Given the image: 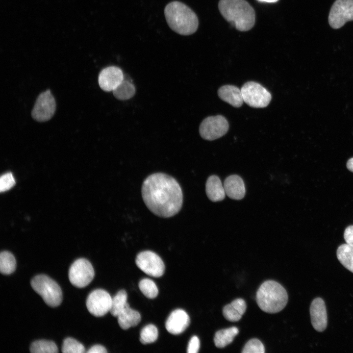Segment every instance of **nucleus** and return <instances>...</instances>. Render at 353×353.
<instances>
[{
  "mask_svg": "<svg viewBox=\"0 0 353 353\" xmlns=\"http://www.w3.org/2000/svg\"><path fill=\"white\" fill-rule=\"evenodd\" d=\"M141 192L147 207L159 217L174 216L182 207L181 188L174 177L167 174L157 173L148 176L142 184Z\"/></svg>",
  "mask_w": 353,
  "mask_h": 353,
  "instance_id": "obj_1",
  "label": "nucleus"
},
{
  "mask_svg": "<svg viewBox=\"0 0 353 353\" xmlns=\"http://www.w3.org/2000/svg\"><path fill=\"white\" fill-rule=\"evenodd\" d=\"M218 8L223 17L239 31H248L254 25L255 11L246 0H220Z\"/></svg>",
  "mask_w": 353,
  "mask_h": 353,
  "instance_id": "obj_2",
  "label": "nucleus"
},
{
  "mask_svg": "<svg viewBox=\"0 0 353 353\" xmlns=\"http://www.w3.org/2000/svg\"><path fill=\"white\" fill-rule=\"evenodd\" d=\"M164 14L168 25L178 34L189 35L198 29L199 20L197 15L182 2H170L165 8Z\"/></svg>",
  "mask_w": 353,
  "mask_h": 353,
  "instance_id": "obj_3",
  "label": "nucleus"
},
{
  "mask_svg": "<svg viewBox=\"0 0 353 353\" xmlns=\"http://www.w3.org/2000/svg\"><path fill=\"white\" fill-rule=\"evenodd\" d=\"M259 308L264 312L275 313L279 312L286 306L288 295L285 288L279 283L269 280L259 287L256 295Z\"/></svg>",
  "mask_w": 353,
  "mask_h": 353,
  "instance_id": "obj_4",
  "label": "nucleus"
},
{
  "mask_svg": "<svg viewBox=\"0 0 353 353\" xmlns=\"http://www.w3.org/2000/svg\"><path fill=\"white\" fill-rule=\"evenodd\" d=\"M33 289L45 303L52 307L59 306L62 301V292L59 285L45 275H38L31 280Z\"/></svg>",
  "mask_w": 353,
  "mask_h": 353,
  "instance_id": "obj_5",
  "label": "nucleus"
},
{
  "mask_svg": "<svg viewBox=\"0 0 353 353\" xmlns=\"http://www.w3.org/2000/svg\"><path fill=\"white\" fill-rule=\"evenodd\" d=\"M241 90L244 102L252 107H265L272 99L271 93L263 86L254 81L246 82Z\"/></svg>",
  "mask_w": 353,
  "mask_h": 353,
  "instance_id": "obj_6",
  "label": "nucleus"
},
{
  "mask_svg": "<svg viewBox=\"0 0 353 353\" xmlns=\"http://www.w3.org/2000/svg\"><path fill=\"white\" fill-rule=\"evenodd\" d=\"M95 272L91 263L85 258L76 259L70 266L68 276L72 285L78 288L87 286L93 280Z\"/></svg>",
  "mask_w": 353,
  "mask_h": 353,
  "instance_id": "obj_7",
  "label": "nucleus"
},
{
  "mask_svg": "<svg viewBox=\"0 0 353 353\" xmlns=\"http://www.w3.org/2000/svg\"><path fill=\"white\" fill-rule=\"evenodd\" d=\"M228 128L227 120L223 116L218 115L205 118L200 124L199 132L203 139L212 141L225 135Z\"/></svg>",
  "mask_w": 353,
  "mask_h": 353,
  "instance_id": "obj_8",
  "label": "nucleus"
},
{
  "mask_svg": "<svg viewBox=\"0 0 353 353\" xmlns=\"http://www.w3.org/2000/svg\"><path fill=\"white\" fill-rule=\"evenodd\" d=\"M328 21L333 29H339L347 22L353 21V0H336L330 8Z\"/></svg>",
  "mask_w": 353,
  "mask_h": 353,
  "instance_id": "obj_9",
  "label": "nucleus"
},
{
  "mask_svg": "<svg viewBox=\"0 0 353 353\" xmlns=\"http://www.w3.org/2000/svg\"><path fill=\"white\" fill-rule=\"evenodd\" d=\"M135 263L141 270L149 276L158 277L164 273L163 261L156 253L151 251L139 253L136 257Z\"/></svg>",
  "mask_w": 353,
  "mask_h": 353,
  "instance_id": "obj_10",
  "label": "nucleus"
},
{
  "mask_svg": "<svg viewBox=\"0 0 353 353\" xmlns=\"http://www.w3.org/2000/svg\"><path fill=\"white\" fill-rule=\"evenodd\" d=\"M56 109V102L50 90H47L37 97L31 112L33 119L39 122L50 120Z\"/></svg>",
  "mask_w": 353,
  "mask_h": 353,
  "instance_id": "obj_11",
  "label": "nucleus"
},
{
  "mask_svg": "<svg viewBox=\"0 0 353 353\" xmlns=\"http://www.w3.org/2000/svg\"><path fill=\"white\" fill-rule=\"evenodd\" d=\"M112 299L105 290L98 289L92 291L86 300V306L89 312L96 317H101L110 311Z\"/></svg>",
  "mask_w": 353,
  "mask_h": 353,
  "instance_id": "obj_12",
  "label": "nucleus"
},
{
  "mask_svg": "<svg viewBox=\"0 0 353 353\" xmlns=\"http://www.w3.org/2000/svg\"><path fill=\"white\" fill-rule=\"evenodd\" d=\"M122 70L116 66H109L99 73L98 82L100 88L105 92L113 91L124 79Z\"/></svg>",
  "mask_w": 353,
  "mask_h": 353,
  "instance_id": "obj_13",
  "label": "nucleus"
},
{
  "mask_svg": "<svg viewBox=\"0 0 353 353\" xmlns=\"http://www.w3.org/2000/svg\"><path fill=\"white\" fill-rule=\"evenodd\" d=\"M190 318L183 310L177 309L171 312L168 317L165 327L170 333L177 335L182 333L189 326Z\"/></svg>",
  "mask_w": 353,
  "mask_h": 353,
  "instance_id": "obj_14",
  "label": "nucleus"
},
{
  "mask_svg": "<svg viewBox=\"0 0 353 353\" xmlns=\"http://www.w3.org/2000/svg\"><path fill=\"white\" fill-rule=\"evenodd\" d=\"M310 314L314 329L319 332L324 331L327 326V315L323 299L317 298L312 301L310 307Z\"/></svg>",
  "mask_w": 353,
  "mask_h": 353,
  "instance_id": "obj_15",
  "label": "nucleus"
},
{
  "mask_svg": "<svg viewBox=\"0 0 353 353\" xmlns=\"http://www.w3.org/2000/svg\"><path fill=\"white\" fill-rule=\"evenodd\" d=\"M224 187L226 195L232 199L241 200L245 195L246 189L244 181L237 175L227 176L224 181Z\"/></svg>",
  "mask_w": 353,
  "mask_h": 353,
  "instance_id": "obj_16",
  "label": "nucleus"
},
{
  "mask_svg": "<svg viewBox=\"0 0 353 353\" xmlns=\"http://www.w3.org/2000/svg\"><path fill=\"white\" fill-rule=\"evenodd\" d=\"M218 95L222 100L235 107H241L244 101L241 90L236 86H222L219 89Z\"/></svg>",
  "mask_w": 353,
  "mask_h": 353,
  "instance_id": "obj_17",
  "label": "nucleus"
},
{
  "mask_svg": "<svg viewBox=\"0 0 353 353\" xmlns=\"http://www.w3.org/2000/svg\"><path fill=\"white\" fill-rule=\"evenodd\" d=\"M205 191L208 199L214 202L223 200L226 194L224 185L219 177L216 175H212L207 178Z\"/></svg>",
  "mask_w": 353,
  "mask_h": 353,
  "instance_id": "obj_18",
  "label": "nucleus"
},
{
  "mask_svg": "<svg viewBox=\"0 0 353 353\" xmlns=\"http://www.w3.org/2000/svg\"><path fill=\"white\" fill-rule=\"evenodd\" d=\"M117 318L120 327L124 330L137 326L141 319L139 312L130 308L129 305L126 307Z\"/></svg>",
  "mask_w": 353,
  "mask_h": 353,
  "instance_id": "obj_19",
  "label": "nucleus"
},
{
  "mask_svg": "<svg viewBox=\"0 0 353 353\" xmlns=\"http://www.w3.org/2000/svg\"><path fill=\"white\" fill-rule=\"evenodd\" d=\"M239 333L235 327L223 329L217 331L214 337L215 345L217 348H224L231 343L235 336Z\"/></svg>",
  "mask_w": 353,
  "mask_h": 353,
  "instance_id": "obj_20",
  "label": "nucleus"
},
{
  "mask_svg": "<svg viewBox=\"0 0 353 353\" xmlns=\"http://www.w3.org/2000/svg\"><path fill=\"white\" fill-rule=\"evenodd\" d=\"M114 96L119 100H128L134 96L135 88L132 82L128 79H124L113 91Z\"/></svg>",
  "mask_w": 353,
  "mask_h": 353,
  "instance_id": "obj_21",
  "label": "nucleus"
},
{
  "mask_svg": "<svg viewBox=\"0 0 353 353\" xmlns=\"http://www.w3.org/2000/svg\"><path fill=\"white\" fill-rule=\"evenodd\" d=\"M337 257L346 269L353 273V247L347 244L340 245L337 250Z\"/></svg>",
  "mask_w": 353,
  "mask_h": 353,
  "instance_id": "obj_22",
  "label": "nucleus"
},
{
  "mask_svg": "<svg viewBox=\"0 0 353 353\" xmlns=\"http://www.w3.org/2000/svg\"><path fill=\"white\" fill-rule=\"evenodd\" d=\"M127 295L125 290H120L112 299L111 314L117 317L126 307L129 306L127 302Z\"/></svg>",
  "mask_w": 353,
  "mask_h": 353,
  "instance_id": "obj_23",
  "label": "nucleus"
},
{
  "mask_svg": "<svg viewBox=\"0 0 353 353\" xmlns=\"http://www.w3.org/2000/svg\"><path fill=\"white\" fill-rule=\"evenodd\" d=\"M16 261L9 252L3 251L0 254V272L3 275H10L16 269Z\"/></svg>",
  "mask_w": 353,
  "mask_h": 353,
  "instance_id": "obj_24",
  "label": "nucleus"
},
{
  "mask_svg": "<svg viewBox=\"0 0 353 353\" xmlns=\"http://www.w3.org/2000/svg\"><path fill=\"white\" fill-rule=\"evenodd\" d=\"M30 352L33 353H56L58 348L55 343L50 340H38L32 343Z\"/></svg>",
  "mask_w": 353,
  "mask_h": 353,
  "instance_id": "obj_25",
  "label": "nucleus"
},
{
  "mask_svg": "<svg viewBox=\"0 0 353 353\" xmlns=\"http://www.w3.org/2000/svg\"><path fill=\"white\" fill-rule=\"evenodd\" d=\"M139 288L142 293L149 299H154L158 294V289L154 282L149 278H144L139 283Z\"/></svg>",
  "mask_w": 353,
  "mask_h": 353,
  "instance_id": "obj_26",
  "label": "nucleus"
},
{
  "mask_svg": "<svg viewBox=\"0 0 353 353\" xmlns=\"http://www.w3.org/2000/svg\"><path fill=\"white\" fill-rule=\"evenodd\" d=\"M158 332L157 328L152 324L144 327L140 332V341L143 344L154 342L157 339Z\"/></svg>",
  "mask_w": 353,
  "mask_h": 353,
  "instance_id": "obj_27",
  "label": "nucleus"
},
{
  "mask_svg": "<svg viewBox=\"0 0 353 353\" xmlns=\"http://www.w3.org/2000/svg\"><path fill=\"white\" fill-rule=\"evenodd\" d=\"M61 351L64 353H83L85 349L81 343L74 338L68 337L64 339Z\"/></svg>",
  "mask_w": 353,
  "mask_h": 353,
  "instance_id": "obj_28",
  "label": "nucleus"
},
{
  "mask_svg": "<svg viewBox=\"0 0 353 353\" xmlns=\"http://www.w3.org/2000/svg\"><path fill=\"white\" fill-rule=\"evenodd\" d=\"M242 352L243 353H264L265 348L260 340L256 338H252L245 344Z\"/></svg>",
  "mask_w": 353,
  "mask_h": 353,
  "instance_id": "obj_29",
  "label": "nucleus"
},
{
  "mask_svg": "<svg viewBox=\"0 0 353 353\" xmlns=\"http://www.w3.org/2000/svg\"><path fill=\"white\" fill-rule=\"evenodd\" d=\"M223 314L227 320L230 322L238 321L242 316L231 303L227 304L224 307Z\"/></svg>",
  "mask_w": 353,
  "mask_h": 353,
  "instance_id": "obj_30",
  "label": "nucleus"
},
{
  "mask_svg": "<svg viewBox=\"0 0 353 353\" xmlns=\"http://www.w3.org/2000/svg\"><path fill=\"white\" fill-rule=\"evenodd\" d=\"M15 184V180L12 173H6L0 178V191L1 192L9 190Z\"/></svg>",
  "mask_w": 353,
  "mask_h": 353,
  "instance_id": "obj_31",
  "label": "nucleus"
},
{
  "mask_svg": "<svg viewBox=\"0 0 353 353\" xmlns=\"http://www.w3.org/2000/svg\"><path fill=\"white\" fill-rule=\"evenodd\" d=\"M200 347V342L199 338L197 336H193L190 339L187 349L188 353H197L198 352Z\"/></svg>",
  "mask_w": 353,
  "mask_h": 353,
  "instance_id": "obj_32",
  "label": "nucleus"
},
{
  "mask_svg": "<svg viewBox=\"0 0 353 353\" xmlns=\"http://www.w3.org/2000/svg\"><path fill=\"white\" fill-rule=\"evenodd\" d=\"M230 303L242 315L244 314L247 309V305L243 299H235Z\"/></svg>",
  "mask_w": 353,
  "mask_h": 353,
  "instance_id": "obj_33",
  "label": "nucleus"
},
{
  "mask_svg": "<svg viewBox=\"0 0 353 353\" xmlns=\"http://www.w3.org/2000/svg\"><path fill=\"white\" fill-rule=\"evenodd\" d=\"M344 238L346 244L353 247V226H348L345 230Z\"/></svg>",
  "mask_w": 353,
  "mask_h": 353,
  "instance_id": "obj_34",
  "label": "nucleus"
},
{
  "mask_svg": "<svg viewBox=\"0 0 353 353\" xmlns=\"http://www.w3.org/2000/svg\"><path fill=\"white\" fill-rule=\"evenodd\" d=\"M106 349L101 345H95L91 347L87 352L88 353H105Z\"/></svg>",
  "mask_w": 353,
  "mask_h": 353,
  "instance_id": "obj_35",
  "label": "nucleus"
},
{
  "mask_svg": "<svg viewBox=\"0 0 353 353\" xmlns=\"http://www.w3.org/2000/svg\"><path fill=\"white\" fill-rule=\"evenodd\" d=\"M347 167L349 171L353 172V157L349 159L347 161Z\"/></svg>",
  "mask_w": 353,
  "mask_h": 353,
  "instance_id": "obj_36",
  "label": "nucleus"
},
{
  "mask_svg": "<svg viewBox=\"0 0 353 353\" xmlns=\"http://www.w3.org/2000/svg\"><path fill=\"white\" fill-rule=\"evenodd\" d=\"M260 1L267 2H275L277 1L278 0H258Z\"/></svg>",
  "mask_w": 353,
  "mask_h": 353,
  "instance_id": "obj_37",
  "label": "nucleus"
}]
</instances>
